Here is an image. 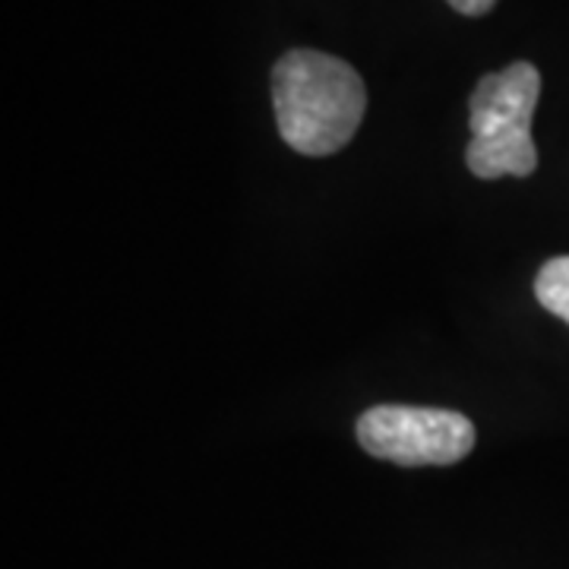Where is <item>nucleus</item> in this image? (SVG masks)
I'll return each instance as SVG.
<instances>
[{
  "label": "nucleus",
  "mask_w": 569,
  "mask_h": 569,
  "mask_svg": "<svg viewBox=\"0 0 569 569\" xmlns=\"http://www.w3.org/2000/svg\"><path fill=\"white\" fill-rule=\"evenodd\" d=\"M282 140L301 156H332L351 142L367 111L365 80L323 51H288L272 70Z\"/></svg>",
  "instance_id": "1"
},
{
  "label": "nucleus",
  "mask_w": 569,
  "mask_h": 569,
  "mask_svg": "<svg viewBox=\"0 0 569 569\" xmlns=\"http://www.w3.org/2000/svg\"><path fill=\"white\" fill-rule=\"evenodd\" d=\"M541 96V73L529 61L490 73L471 92V140L466 162L475 178L497 181L503 174L529 178L538 168L531 118Z\"/></svg>",
  "instance_id": "2"
},
{
  "label": "nucleus",
  "mask_w": 569,
  "mask_h": 569,
  "mask_svg": "<svg viewBox=\"0 0 569 569\" xmlns=\"http://www.w3.org/2000/svg\"><path fill=\"white\" fill-rule=\"evenodd\" d=\"M493 3L497 0H449V7L466 13V17H485L488 10H493Z\"/></svg>",
  "instance_id": "5"
},
{
  "label": "nucleus",
  "mask_w": 569,
  "mask_h": 569,
  "mask_svg": "<svg viewBox=\"0 0 569 569\" xmlns=\"http://www.w3.org/2000/svg\"><path fill=\"white\" fill-rule=\"evenodd\" d=\"M535 295L538 305L569 323V257H553L541 266L535 279Z\"/></svg>",
  "instance_id": "4"
},
{
  "label": "nucleus",
  "mask_w": 569,
  "mask_h": 569,
  "mask_svg": "<svg viewBox=\"0 0 569 569\" xmlns=\"http://www.w3.org/2000/svg\"><path fill=\"white\" fill-rule=\"evenodd\" d=\"M358 443L396 466H452L475 449V425L449 408L377 406L361 415Z\"/></svg>",
  "instance_id": "3"
}]
</instances>
